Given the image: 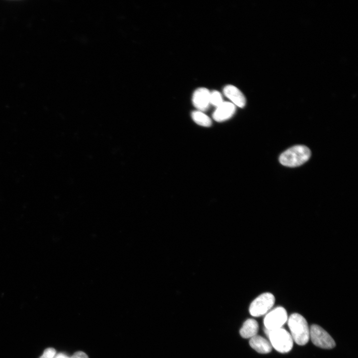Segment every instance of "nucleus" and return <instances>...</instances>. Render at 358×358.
<instances>
[{"label": "nucleus", "mask_w": 358, "mask_h": 358, "mask_svg": "<svg viewBox=\"0 0 358 358\" xmlns=\"http://www.w3.org/2000/svg\"><path fill=\"white\" fill-rule=\"evenodd\" d=\"M288 326L293 340L298 345L306 344L310 338V331L307 321L298 313L292 314L288 320Z\"/></svg>", "instance_id": "1"}, {"label": "nucleus", "mask_w": 358, "mask_h": 358, "mask_svg": "<svg viewBox=\"0 0 358 358\" xmlns=\"http://www.w3.org/2000/svg\"><path fill=\"white\" fill-rule=\"evenodd\" d=\"M311 156L309 149L303 145H296L289 148L280 156L279 160L284 166H299L308 160Z\"/></svg>", "instance_id": "2"}, {"label": "nucleus", "mask_w": 358, "mask_h": 358, "mask_svg": "<svg viewBox=\"0 0 358 358\" xmlns=\"http://www.w3.org/2000/svg\"><path fill=\"white\" fill-rule=\"evenodd\" d=\"M287 320L286 310L282 307H277L266 315L264 323L266 329L273 330L282 328Z\"/></svg>", "instance_id": "6"}, {"label": "nucleus", "mask_w": 358, "mask_h": 358, "mask_svg": "<svg viewBox=\"0 0 358 358\" xmlns=\"http://www.w3.org/2000/svg\"><path fill=\"white\" fill-rule=\"evenodd\" d=\"M56 355V350L52 348L46 349L42 356L39 358H54Z\"/></svg>", "instance_id": "14"}, {"label": "nucleus", "mask_w": 358, "mask_h": 358, "mask_svg": "<svg viewBox=\"0 0 358 358\" xmlns=\"http://www.w3.org/2000/svg\"><path fill=\"white\" fill-rule=\"evenodd\" d=\"M225 95L232 103L240 107H243L246 104V98L242 92L233 85H227L223 89Z\"/></svg>", "instance_id": "9"}, {"label": "nucleus", "mask_w": 358, "mask_h": 358, "mask_svg": "<svg viewBox=\"0 0 358 358\" xmlns=\"http://www.w3.org/2000/svg\"><path fill=\"white\" fill-rule=\"evenodd\" d=\"M236 106L232 102H223L217 107L213 114V119L218 122H221L230 118L235 113Z\"/></svg>", "instance_id": "8"}, {"label": "nucleus", "mask_w": 358, "mask_h": 358, "mask_svg": "<svg viewBox=\"0 0 358 358\" xmlns=\"http://www.w3.org/2000/svg\"><path fill=\"white\" fill-rule=\"evenodd\" d=\"M275 297L270 292L261 294L250 304L249 312L254 317H259L266 314L273 306Z\"/></svg>", "instance_id": "4"}, {"label": "nucleus", "mask_w": 358, "mask_h": 358, "mask_svg": "<svg viewBox=\"0 0 358 358\" xmlns=\"http://www.w3.org/2000/svg\"><path fill=\"white\" fill-rule=\"evenodd\" d=\"M191 117L194 121L197 124L208 127L211 125V120L210 118L200 111H193L191 114Z\"/></svg>", "instance_id": "12"}, {"label": "nucleus", "mask_w": 358, "mask_h": 358, "mask_svg": "<svg viewBox=\"0 0 358 358\" xmlns=\"http://www.w3.org/2000/svg\"><path fill=\"white\" fill-rule=\"evenodd\" d=\"M250 346L260 354H268L272 350V346L269 341L263 337L256 335L249 341Z\"/></svg>", "instance_id": "10"}, {"label": "nucleus", "mask_w": 358, "mask_h": 358, "mask_svg": "<svg viewBox=\"0 0 358 358\" xmlns=\"http://www.w3.org/2000/svg\"><path fill=\"white\" fill-rule=\"evenodd\" d=\"M310 338L317 347L325 349H332L336 344L332 337L320 326L313 324L310 329Z\"/></svg>", "instance_id": "5"}, {"label": "nucleus", "mask_w": 358, "mask_h": 358, "mask_svg": "<svg viewBox=\"0 0 358 358\" xmlns=\"http://www.w3.org/2000/svg\"><path fill=\"white\" fill-rule=\"evenodd\" d=\"M223 99L221 93L216 90L210 92V104L216 106H219L223 103Z\"/></svg>", "instance_id": "13"}, {"label": "nucleus", "mask_w": 358, "mask_h": 358, "mask_svg": "<svg viewBox=\"0 0 358 358\" xmlns=\"http://www.w3.org/2000/svg\"><path fill=\"white\" fill-rule=\"evenodd\" d=\"M270 343L277 352L281 353L289 352L292 348L293 340L290 334L284 329L280 328L273 330L265 329Z\"/></svg>", "instance_id": "3"}, {"label": "nucleus", "mask_w": 358, "mask_h": 358, "mask_svg": "<svg viewBox=\"0 0 358 358\" xmlns=\"http://www.w3.org/2000/svg\"><path fill=\"white\" fill-rule=\"evenodd\" d=\"M71 358H89V357L86 353L79 351L74 353Z\"/></svg>", "instance_id": "15"}, {"label": "nucleus", "mask_w": 358, "mask_h": 358, "mask_svg": "<svg viewBox=\"0 0 358 358\" xmlns=\"http://www.w3.org/2000/svg\"><path fill=\"white\" fill-rule=\"evenodd\" d=\"M210 91L206 88L197 89L192 95V102L198 111L206 110L210 104Z\"/></svg>", "instance_id": "7"}, {"label": "nucleus", "mask_w": 358, "mask_h": 358, "mask_svg": "<svg viewBox=\"0 0 358 358\" xmlns=\"http://www.w3.org/2000/svg\"><path fill=\"white\" fill-rule=\"evenodd\" d=\"M54 358H71V357H68L64 354L59 353L57 355H56Z\"/></svg>", "instance_id": "16"}, {"label": "nucleus", "mask_w": 358, "mask_h": 358, "mask_svg": "<svg viewBox=\"0 0 358 358\" xmlns=\"http://www.w3.org/2000/svg\"><path fill=\"white\" fill-rule=\"evenodd\" d=\"M259 325L254 319H248L243 324L240 330V334L245 339L251 338L257 335Z\"/></svg>", "instance_id": "11"}]
</instances>
